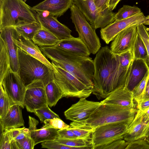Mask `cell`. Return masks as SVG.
<instances>
[{
    "label": "cell",
    "mask_w": 149,
    "mask_h": 149,
    "mask_svg": "<svg viewBox=\"0 0 149 149\" xmlns=\"http://www.w3.org/2000/svg\"><path fill=\"white\" fill-rule=\"evenodd\" d=\"M13 39L14 43L18 47L53 70L52 63L48 60L41 51L39 47L32 40L26 39L19 36L18 33Z\"/></svg>",
    "instance_id": "cell-19"
},
{
    "label": "cell",
    "mask_w": 149,
    "mask_h": 149,
    "mask_svg": "<svg viewBox=\"0 0 149 149\" xmlns=\"http://www.w3.org/2000/svg\"><path fill=\"white\" fill-rule=\"evenodd\" d=\"M148 98H149V74L147 81L142 99Z\"/></svg>",
    "instance_id": "cell-48"
},
{
    "label": "cell",
    "mask_w": 149,
    "mask_h": 149,
    "mask_svg": "<svg viewBox=\"0 0 149 149\" xmlns=\"http://www.w3.org/2000/svg\"><path fill=\"white\" fill-rule=\"evenodd\" d=\"M109 0H94L95 3L98 10L103 12L108 8Z\"/></svg>",
    "instance_id": "cell-44"
},
{
    "label": "cell",
    "mask_w": 149,
    "mask_h": 149,
    "mask_svg": "<svg viewBox=\"0 0 149 149\" xmlns=\"http://www.w3.org/2000/svg\"><path fill=\"white\" fill-rule=\"evenodd\" d=\"M53 47L62 51L75 55L89 56L91 53L79 37L60 40Z\"/></svg>",
    "instance_id": "cell-21"
},
{
    "label": "cell",
    "mask_w": 149,
    "mask_h": 149,
    "mask_svg": "<svg viewBox=\"0 0 149 149\" xmlns=\"http://www.w3.org/2000/svg\"><path fill=\"white\" fill-rule=\"evenodd\" d=\"M38 22L36 12L23 0L0 1V29Z\"/></svg>",
    "instance_id": "cell-4"
},
{
    "label": "cell",
    "mask_w": 149,
    "mask_h": 149,
    "mask_svg": "<svg viewBox=\"0 0 149 149\" xmlns=\"http://www.w3.org/2000/svg\"><path fill=\"white\" fill-rule=\"evenodd\" d=\"M23 1H24V2H25H25H26V0H23Z\"/></svg>",
    "instance_id": "cell-52"
},
{
    "label": "cell",
    "mask_w": 149,
    "mask_h": 149,
    "mask_svg": "<svg viewBox=\"0 0 149 149\" xmlns=\"http://www.w3.org/2000/svg\"><path fill=\"white\" fill-rule=\"evenodd\" d=\"M0 88V118H1L6 115L10 107L14 104L6 93L1 84Z\"/></svg>",
    "instance_id": "cell-32"
},
{
    "label": "cell",
    "mask_w": 149,
    "mask_h": 149,
    "mask_svg": "<svg viewBox=\"0 0 149 149\" xmlns=\"http://www.w3.org/2000/svg\"><path fill=\"white\" fill-rule=\"evenodd\" d=\"M136 28L137 33L141 37L147 49L148 56V60L149 59V32L148 29L144 26L143 24L137 25Z\"/></svg>",
    "instance_id": "cell-36"
},
{
    "label": "cell",
    "mask_w": 149,
    "mask_h": 149,
    "mask_svg": "<svg viewBox=\"0 0 149 149\" xmlns=\"http://www.w3.org/2000/svg\"><path fill=\"white\" fill-rule=\"evenodd\" d=\"M121 0H109L108 8L112 11L116 7L117 5Z\"/></svg>",
    "instance_id": "cell-47"
},
{
    "label": "cell",
    "mask_w": 149,
    "mask_h": 149,
    "mask_svg": "<svg viewBox=\"0 0 149 149\" xmlns=\"http://www.w3.org/2000/svg\"><path fill=\"white\" fill-rule=\"evenodd\" d=\"M137 103L138 110L143 111L149 108V98L142 99Z\"/></svg>",
    "instance_id": "cell-45"
},
{
    "label": "cell",
    "mask_w": 149,
    "mask_h": 149,
    "mask_svg": "<svg viewBox=\"0 0 149 149\" xmlns=\"http://www.w3.org/2000/svg\"><path fill=\"white\" fill-rule=\"evenodd\" d=\"M133 60L130 51L116 54L107 46L100 49L93 60V94L98 99H105L116 90L125 86Z\"/></svg>",
    "instance_id": "cell-1"
},
{
    "label": "cell",
    "mask_w": 149,
    "mask_h": 149,
    "mask_svg": "<svg viewBox=\"0 0 149 149\" xmlns=\"http://www.w3.org/2000/svg\"><path fill=\"white\" fill-rule=\"evenodd\" d=\"M137 111L134 108L113 104H100L87 119L81 122L73 121L70 126L94 131L97 127L111 123L122 122L130 125Z\"/></svg>",
    "instance_id": "cell-3"
},
{
    "label": "cell",
    "mask_w": 149,
    "mask_h": 149,
    "mask_svg": "<svg viewBox=\"0 0 149 149\" xmlns=\"http://www.w3.org/2000/svg\"></svg>",
    "instance_id": "cell-54"
},
{
    "label": "cell",
    "mask_w": 149,
    "mask_h": 149,
    "mask_svg": "<svg viewBox=\"0 0 149 149\" xmlns=\"http://www.w3.org/2000/svg\"><path fill=\"white\" fill-rule=\"evenodd\" d=\"M45 86L48 105L50 107L54 106L63 97V93L54 81V78Z\"/></svg>",
    "instance_id": "cell-26"
},
{
    "label": "cell",
    "mask_w": 149,
    "mask_h": 149,
    "mask_svg": "<svg viewBox=\"0 0 149 149\" xmlns=\"http://www.w3.org/2000/svg\"><path fill=\"white\" fill-rule=\"evenodd\" d=\"M129 125L122 122L111 123L96 128L92 134V149L107 145L116 140L123 139Z\"/></svg>",
    "instance_id": "cell-9"
},
{
    "label": "cell",
    "mask_w": 149,
    "mask_h": 149,
    "mask_svg": "<svg viewBox=\"0 0 149 149\" xmlns=\"http://www.w3.org/2000/svg\"><path fill=\"white\" fill-rule=\"evenodd\" d=\"M148 71V67L145 61L134 59L127 79L126 87L132 91Z\"/></svg>",
    "instance_id": "cell-20"
},
{
    "label": "cell",
    "mask_w": 149,
    "mask_h": 149,
    "mask_svg": "<svg viewBox=\"0 0 149 149\" xmlns=\"http://www.w3.org/2000/svg\"><path fill=\"white\" fill-rule=\"evenodd\" d=\"M145 22L144 24L146 25H149V15L147 17H145Z\"/></svg>",
    "instance_id": "cell-50"
},
{
    "label": "cell",
    "mask_w": 149,
    "mask_h": 149,
    "mask_svg": "<svg viewBox=\"0 0 149 149\" xmlns=\"http://www.w3.org/2000/svg\"><path fill=\"white\" fill-rule=\"evenodd\" d=\"M37 18L42 28L49 31L61 40L71 38V31L60 22L57 17L49 14L45 16L43 13H37Z\"/></svg>",
    "instance_id": "cell-16"
},
{
    "label": "cell",
    "mask_w": 149,
    "mask_h": 149,
    "mask_svg": "<svg viewBox=\"0 0 149 149\" xmlns=\"http://www.w3.org/2000/svg\"><path fill=\"white\" fill-rule=\"evenodd\" d=\"M11 70L10 56L4 41L0 38V83Z\"/></svg>",
    "instance_id": "cell-27"
},
{
    "label": "cell",
    "mask_w": 149,
    "mask_h": 149,
    "mask_svg": "<svg viewBox=\"0 0 149 149\" xmlns=\"http://www.w3.org/2000/svg\"><path fill=\"white\" fill-rule=\"evenodd\" d=\"M0 84L12 102L24 108L26 87L18 72L10 70Z\"/></svg>",
    "instance_id": "cell-10"
},
{
    "label": "cell",
    "mask_w": 149,
    "mask_h": 149,
    "mask_svg": "<svg viewBox=\"0 0 149 149\" xmlns=\"http://www.w3.org/2000/svg\"><path fill=\"white\" fill-rule=\"evenodd\" d=\"M21 107L14 104L9 108L6 115L0 118L1 130L2 132L7 129L19 128L24 125Z\"/></svg>",
    "instance_id": "cell-23"
},
{
    "label": "cell",
    "mask_w": 149,
    "mask_h": 149,
    "mask_svg": "<svg viewBox=\"0 0 149 149\" xmlns=\"http://www.w3.org/2000/svg\"><path fill=\"white\" fill-rule=\"evenodd\" d=\"M1 0H0V1H1Z\"/></svg>",
    "instance_id": "cell-53"
},
{
    "label": "cell",
    "mask_w": 149,
    "mask_h": 149,
    "mask_svg": "<svg viewBox=\"0 0 149 149\" xmlns=\"http://www.w3.org/2000/svg\"><path fill=\"white\" fill-rule=\"evenodd\" d=\"M100 104V102L89 101L84 97L80 98L77 102L64 112V115L66 119L72 121H82L87 119Z\"/></svg>",
    "instance_id": "cell-13"
},
{
    "label": "cell",
    "mask_w": 149,
    "mask_h": 149,
    "mask_svg": "<svg viewBox=\"0 0 149 149\" xmlns=\"http://www.w3.org/2000/svg\"><path fill=\"white\" fill-rule=\"evenodd\" d=\"M149 74L148 71L142 80L132 91L134 100L137 103L142 99Z\"/></svg>",
    "instance_id": "cell-34"
},
{
    "label": "cell",
    "mask_w": 149,
    "mask_h": 149,
    "mask_svg": "<svg viewBox=\"0 0 149 149\" xmlns=\"http://www.w3.org/2000/svg\"><path fill=\"white\" fill-rule=\"evenodd\" d=\"M12 139L10 135L8 130H6L1 134L0 149H12Z\"/></svg>",
    "instance_id": "cell-39"
},
{
    "label": "cell",
    "mask_w": 149,
    "mask_h": 149,
    "mask_svg": "<svg viewBox=\"0 0 149 149\" xmlns=\"http://www.w3.org/2000/svg\"><path fill=\"white\" fill-rule=\"evenodd\" d=\"M0 38L4 41L10 56L11 69L13 71L17 72L19 69L17 53L18 47L13 39L17 33L13 26L4 27L0 29Z\"/></svg>",
    "instance_id": "cell-18"
},
{
    "label": "cell",
    "mask_w": 149,
    "mask_h": 149,
    "mask_svg": "<svg viewBox=\"0 0 149 149\" xmlns=\"http://www.w3.org/2000/svg\"><path fill=\"white\" fill-rule=\"evenodd\" d=\"M58 137L67 139L78 138L72 131L69 128L58 130Z\"/></svg>",
    "instance_id": "cell-43"
},
{
    "label": "cell",
    "mask_w": 149,
    "mask_h": 149,
    "mask_svg": "<svg viewBox=\"0 0 149 149\" xmlns=\"http://www.w3.org/2000/svg\"><path fill=\"white\" fill-rule=\"evenodd\" d=\"M35 145L30 135H28L18 146L19 149H33Z\"/></svg>",
    "instance_id": "cell-42"
},
{
    "label": "cell",
    "mask_w": 149,
    "mask_h": 149,
    "mask_svg": "<svg viewBox=\"0 0 149 149\" xmlns=\"http://www.w3.org/2000/svg\"><path fill=\"white\" fill-rule=\"evenodd\" d=\"M141 12L140 8L134 6L124 5L115 15V20L125 19Z\"/></svg>",
    "instance_id": "cell-31"
},
{
    "label": "cell",
    "mask_w": 149,
    "mask_h": 149,
    "mask_svg": "<svg viewBox=\"0 0 149 149\" xmlns=\"http://www.w3.org/2000/svg\"><path fill=\"white\" fill-rule=\"evenodd\" d=\"M32 40L38 46H54L60 40L53 34L42 27L35 34Z\"/></svg>",
    "instance_id": "cell-25"
},
{
    "label": "cell",
    "mask_w": 149,
    "mask_h": 149,
    "mask_svg": "<svg viewBox=\"0 0 149 149\" xmlns=\"http://www.w3.org/2000/svg\"><path fill=\"white\" fill-rule=\"evenodd\" d=\"M69 128L78 138L91 140L92 134L94 131L74 127L70 126Z\"/></svg>",
    "instance_id": "cell-37"
},
{
    "label": "cell",
    "mask_w": 149,
    "mask_h": 149,
    "mask_svg": "<svg viewBox=\"0 0 149 149\" xmlns=\"http://www.w3.org/2000/svg\"><path fill=\"white\" fill-rule=\"evenodd\" d=\"M134 100L132 91L124 86L115 90L101 101L100 103L113 104L134 108Z\"/></svg>",
    "instance_id": "cell-22"
},
{
    "label": "cell",
    "mask_w": 149,
    "mask_h": 149,
    "mask_svg": "<svg viewBox=\"0 0 149 149\" xmlns=\"http://www.w3.org/2000/svg\"><path fill=\"white\" fill-rule=\"evenodd\" d=\"M42 52L52 62L59 65L86 85L93 88L94 61L89 56L65 52L53 47H39Z\"/></svg>",
    "instance_id": "cell-2"
},
{
    "label": "cell",
    "mask_w": 149,
    "mask_h": 149,
    "mask_svg": "<svg viewBox=\"0 0 149 149\" xmlns=\"http://www.w3.org/2000/svg\"><path fill=\"white\" fill-rule=\"evenodd\" d=\"M29 127L28 129L29 131L36 129V126L39 123L38 120L30 116H29Z\"/></svg>",
    "instance_id": "cell-46"
},
{
    "label": "cell",
    "mask_w": 149,
    "mask_h": 149,
    "mask_svg": "<svg viewBox=\"0 0 149 149\" xmlns=\"http://www.w3.org/2000/svg\"><path fill=\"white\" fill-rule=\"evenodd\" d=\"M44 123L45 125L42 128H52L59 130L68 128L70 127V125H67L58 118L46 120L44 121Z\"/></svg>",
    "instance_id": "cell-35"
},
{
    "label": "cell",
    "mask_w": 149,
    "mask_h": 149,
    "mask_svg": "<svg viewBox=\"0 0 149 149\" xmlns=\"http://www.w3.org/2000/svg\"><path fill=\"white\" fill-rule=\"evenodd\" d=\"M72 1L95 29L104 28L115 21L116 13L109 8L103 12L100 11L94 0H72Z\"/></svg>",
    "instance_id": "cell-8"
},
{
    "label": "cell",
    "mask_w": 149,
    "mask_h": 149,
    "mask_svg": "<svg viewBox=\"0 0 149 149\" xmlns=\"http://www.w3.org/2000/svg\"><path fill=\"white\" fill-rule=\"evenodd\" d=\"M58 130L49 128H42L29 131L35 145L45 141H54L58 136Z\"/></svg>",
    "instance_id": "cell-24"
},
{
    "label": "cell",
    "mask_w": 149,
    "mask_h": 149,
    "mask_svg": "<svg viewBox=\"0 0 149 149\" xmlns=\"http://www.w3.org/2000/svg\"><path fill=\"white\" fill-rule=\"evenodd\" d=\"M146 138L129 142L126 149H149V143Z\"/></svg>",
    "instance_id": "cell-40"
},
{
    "label": "cell",
    "mask_w": 149,
    "mask_h": 149,
    "mask_svg": "<svg viewBox=\"0 0 149 149\" xmlns=\"http://www.w3.org/2000/svg\"><path fill=\"white\" fill-rule=\"evenodd\" d=\"M34 113L38 117L41 122L44 123L46 120L55 118H60L58 115L50 109L48 106L37 109Z\"/></svg>",
    "instance_id": "cell-33"
},
{
    "label": "cell",
    "mask_w": 149,
    "mask_h": 149,
    "mask_svg": "<svg viewBox=\"0 0 149 149\" xmlns=\"http://www.w3.org/2000/svg\"><path fill=\"white\" fill-rule=\"evenodd\" d=\"M54 81L62 91L63 97L86 98L93 93V88L81 81L59 65L52 62Z\"/></svg>",
    "instance_id": "cell-6"
},
{
    "label": "cell",
    "mask_w": 149,
    "mask_h": 149,
    "mask_svg": "<svg viewBox=\"0 0 149 149\" xmlns=\"http://www.w3.org/2000/svg\"><path fill=\"white\" fill-rule=\"evenodd\" d=\"M24 104L27 110L31 113L48 106L42 81L36 80L26 86Z\"/></svg>",
    "instance_id": "cell-11"
},
{
    "label": "cell",
    "mask_w": 149,
    "mask_h": 149,
    "mask_svg": "<svg viewBox=\"0 0 149 149\" xmlns=\"http://www.w3.org/2000/svg\"><path fill=\"white\" fill-rule=\"evenodd\" d=\"M41 146L42 148L51 149H78L77 148L64 145L55 141L42 142Z\"/></svg>",
    "instance_id": "cell-41"
},
{
    "label": "cell",
    "mask_w": 149,
    "mask_h": 149,
    "mask_svg": "<svg viewBox=\"0 0 149 149\" xmlns=\"http://www.w3.org/2000/svg\"><path fill=\"white\" fill-rule=\"evenodd\" d=\"M15 28L19 36L32 40L36 32L42 28V26L38 22L25 24Z\"/></svg>",
    "instance_id": "cell-28"
},
{
    "label": "cell",
    "mask_w": 149,
    "mask_h": 149,
    "mask_svg": "<svg viewBox=\"0 0 149 149\" xmlns=\"http://www.w3.org/2000/svg\"><path fill=\"white\" fill-rule=\"evenodd\" d=\"M17 53V72L26 87L38 80L42 81L45 86L53 79V70L44 63L18 47Z\"/></svg>",
    "instance_id": "cell-5"
},
{
    "label": "cell",
    "mask_w": 149,
    "mask_h": 149,
    "mask_svg": "<svg viewBox=\"0 0 149 149\" xmlns=\"http://www.w3.org/2000/svg\"><path fill=\"white\" fill-rule=\"evenodd\" d=\"M149 136V120L144 118L143 111L137 109L135 117L129 125L123 139L130 142Z\"/></svg>",
    "instance_id": "cell-15"
},
{
    "label": "cell",
    "mask_w": 149,
    "mask_h": 149,
    "mask_svg": "<svg viewBox=\"0 0 149 149\" xmlns=\"http://www.w3.org/2000/svg\"><path fill=\"white\" fill-rule=\"evenodd\" d=\"M141 12L128 18L115 21L100 31L101 38L108 44L113 41L116 35L125 29L134 25L144 24L146 20Z\"/></svg>",
    "instance_id": "cell-12"
},
{
    "label": "cell",
    "mask_w": 149,
    "mask_h": 149,
    "mask_svg": "<svg viewBox=\"0 0 149 149\" xmlns=\"http://www.w3.org/2000/svg\"><path fill=\"white\" fill-rule=\"evenodd\" d=\"M131 52L134 59H141L146 61L148 58L147 49L141 37L138 33Z\"/></svg>",
    "instance_id": "cell-30"
},
{
    "label": "cell",
    "mask_w": 149,
    "mask_h": 149,
    "mask_svg": "<svg viewBox=\"0 0 149 149\" xmlns=\"http://www.w3.org/2000/svg\"><path fill=\"white\" fill-rule=\"evenodd\" d=\"M73 3L72 0H44L32 8L37 13L46 11L57 17L63 15Z\"/></svg>",
    "instance_id": "cell-17"
},
{
    "label": "cell",
    "mask_w": 149,
    "mask_h": 149,
    "mask_svg": "<svg viewBox=\"0 0 149 149\" xmlns=\"http://www.w3.org/2000/svg\"><path fill=\"white\" fill-rule=\"evenodd\" d=\"M137 26L128 27L116 35L110 47L113 53L120 54L129 51H131L137 33Z\"/></svg>",
    "instance_id": "cell-14"
},
{
    "label": "cell",
    "mask_w": 149,
    "mask_h": 149,
    "mask_svg": "<svg viewBox=\"0 0 149 149\" xmlns=\"http://www.w3.org/2000/svg\"><path fill=\"white\" fill-rule=\"evenodd\" d=\"M71 18L79 37L85 45L91 54H96L101 47L95 29L87 21L78 7L73 3L70 8Z\"/></svg>",
    "instance_id": "cell-7"
},
{
    "label": "cell",
    "mask_w": 149,
    "mask_h": 149,
    "mask_svg": "<svg viewBox=\"0 0 149 149\" xmlns=\"http://www.w3.org/2000/svg\"><path fill=\"white\" fill-rule=\"evenodd\" d=\"M146 140L149 143V136L146 138Z\"/></svg>",
    "instance_id": "cell-51"
},
{
    "label": "cell",
    "mask_w": 149,
    "mask_h": 149,
    "mask_svg": "<svg viewBox=\"0 0 149 149\" xmlns=\"http://www.w3.org/2000/svg\"><path fill=\"white\" fill-rule=\"evenodd\" d=\"M129 142L124 139H118L106 145L97 147L95 149H126Z\"/></svg>",
    "instance_id": "cell-38"
},
{
    "label": "cell",
    "mask_w": 149,
    "mask_h": 149,
    "mask_svg": "<svg viewBox=\"0 0 149 149\" xmlns=\"http://www.w3.org/2000/svg\"><path fill=\"white\" fill-rule=\"evenodd\" d=\"M54 141L78 149H93L91 141L90 140L79 138L67 139L58 137Z\"/></svg>",
    "instance_id": "cell-29"
},
{
    "label": "cell",
    "mask_w": 149,
    "mask_h": 149,
    "mask_svg": "<svg viewBox=\"0 0 149 149\" xmlns=\"http://www.w3.org/2000/svg\"><path fill=\"white\" fill-rule=\"evenodd\" d=\"M143 112L144 117L146 120H149V108Z\"/></svg>",
    "instance_id": "cell-49"
}]
</instances>
